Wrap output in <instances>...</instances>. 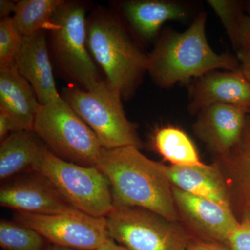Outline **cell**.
<instances>
[{
  "label": "cell",
  "mask_w": 250,
  "mask_h": 250,
  "mask_svg": "<svg viewBox=\"0 0 250 250\" xmlns=\"http://www.w3.org/2000/svg\"><path fill=\"white\" fill-rule=\"evenodd\" d=\"M240 70L250 82V64L246 66H241L240 67Z\"/></svg>",
  "instance_id": "obj_32"
},
{
  "label": "cell",
  "mask_w": 250,
  "mask_h": 250,
  "mask_svg": "<svg viewBox=\"0 0 250 250\" xmlns=\"http://www.w3.org/2000/svg\"><path fill=\"white\" fill-rule=\"evenodd\" d=\"M0 205L16 212L34 214L77 211L47 179L35 172L5 182L0 188Z\"/></svg>",
  "instance_id": "obj_11"
},
{
  "label": "cell",
  "mask_w": 250,
  "mask_h": 250,
  "mask_svg": "<svg viewBox=\"0 0 250 250\" xmlns=\"http://www.w3.org/2000/svg\"><path fill=\"white\" fill-rule=\"evenodd\" d=\"M49 243L33 229L16 221H0V246L3 250H45Z\"/></svg>",
  "instance_id": "obj_22"
},
{
  "label": "cell",
  "mask_w": 250,
  "mask_h": 250,
  "mask_svg": "<svg viewBox=\"0 0 250 250\" xmlns=\"http://www.w3.org/2000/svg\"><path fill=\"white\" fill-rule=\"evenodd\" d=\"M64 0H21L17 1L12 17L18 32L29 36L37 31L47 30L56 11Z\"/></svg>",
  "instance_id": "obj_21"
},
{
  "label": "cell",
  "mask_w": 250,
  "mask_h": 250,
  "mask_svg": "<svg viewBox=\"0 0 250 250\" xmlns=\"http://www.w3.org/2000/svg\"><path fill=\"white\" fill-rule=\"evenodd\" d=\"M23 36L18 32L12 17L0 21V66L14 63L21 49Z\"/></svg>",
  "instance_id": "obj_24"
},
{
  "label": "cell",
  "mask_w": 250,
  "mask_h": 250,
  "mask_svg": "<svg viewBox=\"0 0 250 250\" xmlns=\"http://www.w3.org/2000/svg\"><path fill=\"white\" fill-rule=\"evenodd\" d=\"M187 250H231L223 243L192 238Z\"/></svg>",
  "instance_id": "obj_27"
},
{
  "label": "cell",
  "mask_w": 250,
  "mask_h": 250,
  "mask_svg": "<svg viewBox=\"0 0 250 250\" xmlns=\"http://www.w3.org/2000/svg\"><path fill=\"white\" fill-rule=\"evenodd\" d=\"M214 162L223 171L228 184L231 205L241 202L245 210L243 219L250 218V122L239 142L227 155L217 158Z\"/></svg>",
  "instance_id": "obj_18"
},
{
  "label": "cell",
  "mask_w": 250,
  "mask_h": 250,
  "mask_svg": "<svg viewBox=\"0 0 250 250\" xmlns=\"http://www.w3.org/2000/svg\"><path fill=\"white\" fill-rule=\"evenodd\" d=\"M14 64L29 82L41 105L60 98L54 80L45 30L23 37Z\"/></svg>",
  "instance_id": "obj_14"
},
{
  "label": "cell",
  "mask_w": 250,
  "mask_h": 250,
  "mask_svg": "<svg viewBox=\"0 0 250 250\" xmlns=\"http://www.w3.org/2000/svg\"><path fill=\"white\" fill-rule=\"evenodd\" d=\"M14 218L56 246L97 250L109 238L106 218H95L79 210L54 215L16 212Z\"/></svg>",
  "instance_id": "obj_9"
},
{
  "label": "cell",
  "mask_w": 250,
  "mask_h": 250,
  "mask_svg": "<svg viewBox=\"0 0 250 250\" xmlns=\"http://www.w3.org/2000/svg\"><path fill=\"white\" fill-rule=\"evenodd\" d=\"M121 11L130 29L139 39L149 42L167 21L184 22L192 17L191 4L176 0H129Z\"/></svg>",
  "instance_id": "obj_15"
},
{
  "label": "cell",
  "mask_w": 250,
  "mask_h": 250,
  "mask_svg": "<svg viewBox=\"0 0 250 250\" xmlns=\"http://www.w3.org/2000/svg\"><path fill=\"white\" fill-rule=\"evenodd\" d=\"M246 108L233 105H210L196 115L194 133L214 159L227 155L239 142L247 123Z\"/></svg>",
  "instance_id": "obj_12"
},
{
  "label": "cell",
  "mask_w": 250,
  "mask_h": 250,
  "mask_svg": "<svg viewBox=\"0 0 250 250\" xmlns=\"http://www.w3.org/2000/svg\"><path fill=\"white\" fill-rule=\"evenodd\" d=\"M226 246L231 250H250V218L240 221Z\"/></svg>",
  "instance_id": "obj_25"
},
{
  "label": "cell",
  "mask_w": 250,
  "mask_h": 250,
  "mask_svg": "<svg viewBox=\"0 0 250 250\" xmlns=\"http://www.w3.org/2000/svg\"><path fill=\"white\" fill-rule=\"evenodd\" d=\"M207 4L218 16L233 48H238L240 31L245 16L243 3L234 0H208Z\"/></svg>",
  "instance_id": "obj_23"
},
{
  "label": "cell",
  "mask_w": 250,
  "mask_h": 250,
  "mask_svg": "<svg viewBox=\"0 0 250 250\" xmlns=\"http://www.w3.org/2000/svg\"><path fill=\"white\" fill-rule=\"evenodd\" d=\"M40 106L32 87L14 64L0 66V111L12 119L20 131H33Z\"/></svg>",
  "instance_id": "obj_17"
},
{
  "label": "cell",
  "mask_w": 250,
  "mask_h": 250,
  "mask_svg": "<svg viewBox=\"0 0 250 250\" xmlns=\"http://www.w3.org/2000/svg\"><path fill=\"white\" fill-rule=\"evenodd\" d=\"M75 209L95 218L113 210L111 184L95 166L78 165L61 159L46 147L32 167Z\"/></svg>",
  "instance_id": "obj_4"
},
{
  "label": "cell",
  "mask_w": 250,
  "mask_h": 250,
  "mask_svg": "<svg viewBox=\"0 0 250 250\" xmlns=\"http://www.w3.org/2000/svg\"><path fill=\"white\" fill-rule=\"evenodd\" d=\"M179 222L192 238L227 245L240 224L231 208L172 187Z\"/></svg>",
  "instance_id": "obj_10"
},
{
  "label": "cell",
  "mask_w": 250,
  "mask_h": 250,
  "mask_svg": "<svg viewBox=\"0 0 250 250\" xmlns=\"http://www.w3.org/2000/svg\"><path fill=\"white\" fill-rule=\"evenodd\" d=\"M20 131L11 118L4 112L0 111V140L2 141L11 133Z\"/></svg>",
  "instance_id": "obj_28"
},
{
  "label": "cell",
  "mask_w": 250,
  "mask_h": 250,
  "mask_svg": "<svg viewBox=\"0 0 250 250\" xmlns=\"http://www.w3.org/2000/svg\"><path fill=\"white\" fill-rule=\"evenodd\" d=\"M108 236L129 250H187L192 237L179 221L138 207L113 208Z\"/></svg>",
  "instance_id": "obj_8"
},
{
  "label": "cell",
  "mask_w": 250,
  "mask_h": 250,
  "mask_svg": "<svg viewBox=\"0 0 250 250\" xmlns=\"http://www.w3.org/2000/svg\"><path fill=\"white\" fill-rule=\"evenodd\" d=\"M96 167L109 181L114 208L138 207L179 221L166 166L151 160L140 148L103 149Z\"/></svg>",
  "instance_id": "obj_1"
},
{
  "label": "cell",
  "mask_w": 250,
  "mask_h": 250,
  "mask_svg": "<svg viewBox=\"0 0 250 250\" xmlns=\"http://www.w3.org/2000/svg\"><path fill=\"white\" fill-rule=\"evenodd\" d=\"M33 131L56 156L78 165L96 167L104 149L93 131L62 96L41 104Z\"/></svg>",
  "instance_id": "obj_5"
},
{
  "label": "cell",
  "mask_w": 250,
  "mask_h": 250,
  "mask_svg": "<svg viewBox=\"0 0 250 250\" xmlns=\"http://www.w3.org/2000/svg\"><path fill=\"white\" fill-rule=\"evenodd\" d=\"M238 59L242 62L241 66L250 64V17H245L240 31L238 48Z\"/></svg>",
  "instance_id": "obj_26"
},
{
  "label": "cell",
  "mask_w": 250,
  "mask_h": 250,
  "mask_svg": "<svg viewBox=\"0 0 250 250\" xmlns=\"http://www.w3.org/2000/svg\"><path fill=\"white\" fill-rule=\"evenodd\" d=\"M16 1H10V0H1L0 1V17L1 19L10 18V15L14 14L16 10Z\"/></svg>",
  "instance_id": "obj_29"
},
{
  "label": "cell",
  "mask_w": 250,
  "mask_h": 250,
  "mask_svg": "<svg viewBox=\"0 0 250 250\" xmlns=\"http://www.w3.org/2000/svg\"><path fill=\"white\" fill-rule=\"evenodd\" d=\"M172 187L232 209L231 197L223 171L216 163L202 166H166Z\"/></svg>",
  "instance_id": "obj_16"
},
{
  "label": "cell",
  "mask_w": 250,
  "mask_h": 250,
  "mask_svg": "<svg viewBox=\"0 0 250 250\" xmlns=\"http://www.w3.org/2000/svg\"><path fill=\"white\" fill-rule=\"evenodd\" d=\"M86 35L88 51L108 84L123 100L131 98L147 73V54L121 20L106 10L97 9L88 16Z\"/></svg>",
  "instance_id": "obj_3"
},
{
  "label": "cell",
  "mask_w": 250,
  "mask_h": 250,
  "mask_svg": "<svg viewBox=\"0 0 250 250\" xmlns=\"http://www.w3.org/2000/svg\"><path fill=\"white\" fill-rule=\"evenodd\" d=\"M97 250H129L124 246L118 244L116 241H113L111 238L104 243Z\"/></svg>",
  "instance_id": "obj_30"
},
{
  "label": "cell",
  "mask_w": 250,
  "mask_h": 250,
  "mask_svg": "<svg viewBox=\"0 0 250 250\" xmlns=\"http://www.w3.org/2000/svg\"><path fill=\"white\" fill-rule=\"evenodd\" d=\"M207 21V13L200 12L185 31H163L147 54V72L156 85L167 89L213 70H240L238 59L218 53L210 47L206 33Z\"/></svg>",
  "instance_id": "obj_2"
},
{
  "label": "cell",
  "mask_w": 250,
  "mask_h": 250,
  "mask_svg": "<svg viewBox=\"0 0 250 250\" xmlns=\"http://www.w3.org/2000/svg\"><path fill=\"white\" fill-rule=\"evenodd\" d=\"M217 104L250 111V82L241 70H213L193 80L189 90V113L196 116L204 108Z\"/></svg>",
  "instance_id": "obj_13"
},
{
  "label": "cell",
  "mask_w": 250,
  "mask_h": 250,
  "mask_svg": "<svg viewBox=\"0 0 250 250\" xmlns=\"http://www.w3.org/2000/svg\"><path fill=\"white\" fill-rule=\"evenodd\" d=\"M87 17L81 3L65 1L56 11L47 30L59 67L82 89L91 90L103 81L87 46Z\"/></svg>",
  "instance_id": "obj_7"
},
{
  "label": "cell",
  "mask_w": 250,
  "mask_h": 250,
  "mask_svg": "<svg viewBox=\"0 0 250 250\" xmlns=\"http://www.w3.org/2000/svg\"><path fill=\"white\" fill-rule=\"evenodd\" d=\"M61 96L89 126L104 149L126 146L141 149L142 142L136 126L125 114L123 99L106 81L91 90L63 88Z\"/></svg>",
  "instance_id": "obj_6"
},
{
  "label": "cell",
  "mask_w": 250,
  "mask_h": 250,
  "mask_svg": "<svg viewBox=\"0 0 250 250\" xmlns=\"http://www.w3.org/2000/svg\"><path fill=\"white\" fill-rule=\"evenodd\" d=\"M45 145L33 131H16L1 141L0 179L7 180L24 170H32Z\"/></svg>",
  "instance_id": "obj_19"
},
{
  "label": "cell",
  "mask_w": 250,
  "mask_h": 250,
  "mask_svg": "<svg viewBox=\"0 0 250 250\" xmlns=\"http://www.w3.org/2000/svg\"><path fill=\"white\" fill-rule=\"evenodd\" d=\"M156 150L168 161L170 166L203 165L194 143L182 129L172 126H164L154 135Z\"/></svg>",
  "instance_id": "obj_20"
},
{
  "label": "cell",
  "mask_w": 250,
  "mask_h": 250,
  "mask_svg": "<svg viewBox=\"0 0 250 250\" xmlns=\"http://www.w3.org/2000/svg\"><path fill=\"white\" fill-rule=\"evenodd\" d=\"M45 250H82L75 249V248H66V247L56 246V245L51 244V243H49V246H47V249H46Z\"/></svg>",
  "instance_id": "obj_31"
}]
</instances>
